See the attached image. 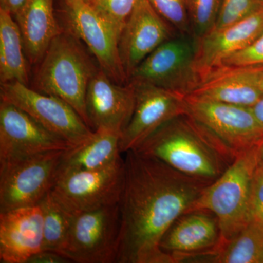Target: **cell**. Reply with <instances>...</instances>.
<instances>
[{"label":"cell","mask_w":263,"mask_h":263,"mask_svg":"<svg viewBox=\"0 0 263 263\" xmlns=\"http://www.w3.org/2000/svg\"><path fill=\"white\" fill-rule=\"evenodd\" d=\"M124 160L117 263H174L161 240L206 185L137 151L126 152Z\"/></svg>","instance_id":"obj_1"},{"label":"cell","mask_w":263,"mask_h":263,"mask_svg":"<svg viewBox=\"0 0 263 263\" xmlns=\"http://www.w3.org/2000/svg\"><path fill=\"white\" fill-rule=\"evenodd\" d=\"M135 151L206 186L219 179L237 157L189 114L165 123Z\"/></svg>","instance_id":"obj_2"},{"label":"cell","mask_w":263,"mask_h":263,"mask_svg":"<svg viewBox=\"0 0 263 263\" xmlns=\"http://www.w3.org/2000/svg\"><path fill=\"white\" fill-rule=\"evenodd\" d=\"M80 41L68 29L62 30L53 38L39 62L32 89L62 99L89 126L86 91L91 78L100 67L95 65Z\"/></svg>","instance_id":"obj_3"},{"label":"cell","mask_w":263,"mask_h":263,"mask_svg":"<svg viewBox=\"0 0 263 263\" xmlns=\"http://www.w3.org/2000/svg\"><path fill=\"white\" fill-rule=\"evenodd\" d=\"M257 168L256 147L238 155L219 179L203 188L189 209H203L215 214L221 243L235 236L251 220V191Z\"/></svg>","instance_id":"obj_4"},{"label":"cell","mask_w":263,"mask_h":263,"mask_svg":"<svg viewBox=\"0 0 263 263\" xmlns=\"http://www.w3.org/2000/svg\"><path fill=\"white\" fill-rule=\"evenodd\" d=\"M124 180V160L120 157L100 168L60 171L50 193L75 215L119 204Z\"/></svg>","instance_id":"obj_5"},{"label":"cell","mask_w":263,"mask_h":263,"mask_svg":"<svg viewBox=\"0 0 263 263\" xmlns=\"http://www.w3.org/2000/svg\"><path fill=\"white\" fill-rule=\"evenodd\" d=\"M197 45L193 35L177 34L151 53L128 83L153 85L187 96L201 82L195 69Z\"/></svg>","instance_id":"obj_6"},{"label":"cell","mask_w":263,"mask_h":263,"mask_svg":"<svg viewBox=\"0 0 263 263\" xmlns=\"http://www.w3.org/2000/svg\"><path fill=\"white\" fill-rule=\"evenodd\" d=\"M65 151L0 165V213L38 205L54 186Z\"/></svg>","instance_id":"obj_7"},{"label":"cell","mask_w":263,"mask_h":263,"mask_svg":"<svg viewBox=\"0 0 263 263\" xmlns=\"http://www.w3.org/2000/svg\"><path fill=\"white\" fill-rule=\"evenodd\" d=\"M119 204L75 214L60 254L70 262L117 263Z\"/></svg>","instance_id":"obj_8"},{"label":"cell","mask_w":263,"mask_h":263,"mask_svg":"<svg viewBox=\"0 0 263 263\" xmlns=\"http://www.w3.org/2000/svg\"><path fill=\"white\" fill-rule=\"evenodd\" d=\"M1 100L28 114L53 134L72 147L79 146L92 135V129L68 103L57 97L43 94L18 81L1 84Z\"/></svg>","instance_id":"obj_9"},{"label":"cell","mask_w":263,"mask_h":263,"mask_svg":"<svg viewBox=\"0 0 263 263\" xmlns=\"http://www.w3.org/2000/svg\"><path fill=\"white\" fill-rule=\"evenodd\" d=\"M188 114L238 157L263 141V127L252 110L186 96Z\"/></svg>","instance_id":"obj_10"},{"label":"cell","mask_w":263,"mask_h":263,"mask_svg":"<svg viewBox=\"0 0 263 263\" xmlns=\"http://www.w3.org/2000/svg\"><path fill=\"white\" fill-rule=\"evenodd\" d=\"M68 30L86 44L107 76L128 84L119 51L120 35L113 24L85 0H65Z\"/></svg>","instance_id":"obj_11"},{"label":"cell","mask_w":263,"mask_h":263,"mask_svg":"<svg viewBox=\"0 0 263 263\" xmlns=\"http://www.w3.org/2000/svg\"><path fill=\"white\" fill-rule=\"evenodd\" d=\"M132 85L135 90V108L121 136L122 153L136 149L165 123L188 114L185 95L153 85Z\"/></svg>","instance_id":"obj_12"},{"label":"cell","mask_w":263,"mask_h":263,"mask_svg":"<svg viewBox=\"0 0 263 263\" xmlns=\"http://www.w3.org/2000/svg\"><path fill=\"white\" fill-rule=\"evenodd\" d=\"M72 148L23 110L1 100L0 165L51 151Z\"/></svg>","instance_id":"obj_13"},{"label":"cell","mask_w":263,"mask_h":263,"mask_svg":"<svg viewBox=\"0 0 263 263\" xmlns=\"http://www.w3.org/2000/svg\"><path fill=\"white\" fill-rule=\"evenodd\" d=\"M222 242L215 214L208 210L188 211L171 224L160 242V249L174 263L199 262Z\"/></svg>","instance_id":"obj_14"},{"label":"cell","mask_w":263,"mask_h":263,"mask_svg":"<svg viewBox=\"0 0 263 263\" xmlns=\"http://www.w3.org/2000/svg\"><path fill=\"white\" fill-rule=\"evenodd\" d=\"M179 34L148 3L140 0L123 29L119 51L128 81L138 66L156 48Z\"/></svg>","instance_id":"obj_15"},{"label":"cell","mask_w":263,"mask_h":263,"mask_svg":"<svg viewBox=\"0 0 263 263\" xmlns=\"http://www.w3.org/2000/svg\"><path fill=\"white\" fill-rule=\"evenodd\" d=\"M135 108L133 85L114 82L101 68L91 78L86 96L89 126L92 130L109 129L122 135Z\"/></svg>","instance_id":"obj_16"},{"label":"cell","mask_w":263,"mask_h":263,"mask_svg":"<svg viewBox=\"0 0 263 263\" xmlns=\"http://www.w3.org/2000/svg\"><path fill=\"white\" fill-rule=\"evenodd\" d=\"M263 33V8L238 23L212 31L197 41L195 69L201 81L228 57L245 49Z\"/></svg>","instance_id":"obj_17"},{"label":"cell","mask_w":263,"mask_h":263,"mask_svg":"<svg viewBox=\"0 0 263 263\" xmlns=\"http://www.w3.org/2000/svg\"><path fill=\"white\" fill-rule=\"evenodd\" d=\"M43 217L39 205L0 213V262L28 263L43 251Z\"/></svg>","instance_id":"obj_18"},{"label":"cell","mask_w":263,"mask_h":263,"mask_svg":"<svg viewBox=\"0 0 263 263\" xmlns=\"http://www.w3.org/2000/svg\"><path fill=\"white\" fill-rule=\"evenodd\" d=\"M13 17L22 33L27 60L31 64L39 63L62 30L55 18L53 0H25Z\"/></svg>","instance_id":"obj_19"},{"label":"cell","mask_w":263,"mask_h":263,"mask_svg":"<svg viewBox=\"0 0 263 263\" xmlns=\"http://www.w3.org/2000/svg\"><path fill=\"white\" fill-rule=\"evenodd\" d=\"M263 91L237 67L213 70L187 96L201 100L251 108Z\"/></svg>","instance_id":"obj_20"},{"label":"cell","mask_w":263,"mask_h":263,"mask_svg":"<svg viewBox=\"0 0 263 263\" xmlns=\"http://www.w3.org/2000/svg\"><path fill=\"white\" fill-rule=\"evenodd\" d=\"M120 133L99 129L79 146L66 150L60 171L100 168L122 157Z\"/></svg>","instance_id":"obj_21"},{"label":"cell","mask_w":263,"mask_h":263,"mask_svg":"<svg viewBox=\"0 0 263 263\" xmlns=\"http://www.w3.org/2000/svg\"><path fill=\"white\" fill-rule=\"evenodd\" d=\"M22 33L14 17L0 8V81L28 85L29 75Z\"/></svg>","instance_id":"obj_22"},{"label":"cell","mask_w":263,"mask_h":263,"mask_svg":"<svg viewBox=\"0 0 263 263\" xmlns=\"http://www.w3.org/2000/svg\"><path fill=\"white\" fill-rule=\"evenodd\" d=\"M200 262L263 263V226L251 219L238 234L221 243Z\"/></svg>","instance_id":"obj_23"},{"label":"cell","mask_w":263,"mask_h":263,"mask_svg":"<svg viewBox=\"0 0 263 263\" xmlns=\"http://www.w3.org/2000/svg\"><path fill=\"white\" fill-rule=\"evenodd\" d=\"M38 205L43 212V251L60 254L74 215L62 207L50 193Z\"/></svg>","instance_id":"obj_24"},{"label":"cell","mask_w":263,"mask_h":263,"mask_svg":"<svg viewBox=\"0 0 263 263\" xmlns=\"http://www.w3.org/2000/svg\"><path fill=\"white\" fill-rule=\"evenodd\" d=\"M186 3L192 35L198 41L214 28L221 0H186Z\"/></svg>","instance_id":"obj_25"},{"label":"cell","mask_w":263,"mask_h":263,"mask_svg":"<svg viewBox=\"0 0 263 263\" xmlns=\"http://www.w3.org/2000/svg\"><path fill=\"white\" fill-rule=\"evenodd\" d=\"M148 2L179 34L192 35L186 0H148Z\"/></svg>","instance_id":"obj_26"},{"label":"cell","mask_w":263,"mask_h":263,"mask_svg":"<svg viewBox=\"0 0 263 263\" xmlns=\"http://www.w3.org/2000/svg\"><path fill=\"white\" fill-rule=\"evenodd\" d=\"M261 8L262 7L259 0H221L219 15L212 31L238 23Z\"/></svg>","instance_id":"obj_27"},{"label":"cell","mask_w":263,"mask_h":263,"mask_svg":"<svg viewBox=\"0 0 263 263\" xmlns=\"http://www.w3.org/2000/svg\"><path fill=\"white\" fill-rule=\"evenodd\" d=\"M140 0H91L89 4L113 24L119 35Z\"/></svg>","instance_id":"obj_28"},{"label":"cell","mask_w":263,"mask_h":263,"mask_svg":"<svg viewBox=\"0 0 263 263\" xmlns=\"http://www.w3.org/2000/svg\"><path fill=\"white\" fill-rule=\"evenodd\" d=\"M257 65H263V33L245 49L226 58L221 62L219 67H241Z\"/></svg>","instance_id":"obj_29"},{"label":"cell","mask_w":263,"mask_h":263,"mask_svg":"<svg viewBox=\"0 0 263 263\" xmlns=\"http://www.w3.org/2000/svg\"><path fill=\"white\" fill-rule=\"evenodd\" d=\"M250 217L263 226V171L257 167L252 181Z\"/></svg>","instance_id":"obj_30"},{"label":"cell","mask_w":263,"mask_h":263,"mask_svg":"<svg viewBox=\"0 0 263 263\" xmlns=\"http://www.w3.org/2000/svg\"><path fill=\"white\" fill-rule=\"evenodd\" d=\"M70 262L61 254L50 251H41L39 253L34 254L28 263H67Z\"/></svg>","instance_id":"obj_31"},{"label":"cell","mask_w":263,"mask_h":263,"mask_svg":"<svg viewBox=\"0 0 263 263\" xmlns=\"http://www.w3.org/2000/svg\"><path fill=\"white\" fill-rule=\"evenodd\" d=\"M263 91V65L238 67Z\"/></svg>","instance_id":"obj_32"},{"label":"cell","mask_w":263,"mask_h":263,"mask_svg":"<svg viewBox=\"0 0 263 263\" xmlns=\"http://www.w3.org/2000/svg\"><path fill=\"white\" fill-rule=\"evenodd\" d=\"M25 0H0V8L9 12L14 16L22 8Z\"/></svg>","instance_id":"obj_33"},{"label":"cell","mask_w":263,"mask_h":263,"mask_svg":"<svg viewBox=\"0 0 263 263\" xmlns=\"http://www.w3.org/2000/svg\"><path fill=\"white\" fill-rule=\"evenodd\" d=\"M255 117L257 120L258 121L260 125L263 127V95L258 101L250 108Z\"/></svg>","instance_id":"obj_34"},{"label":"cell","mask_w":263,"mask_h":263,"mask_svg":"<svg viewBox=\"0 0 263 263\" xmlns=\"http://www.w3.org/2000/svg\"><path fill=\"white\" fill-rule=\"evenodd\" d=\"M257 167L263 171V141L257 147Z\"/></svg>","instance_id":"obj_35"},{"label":"cell","mask_w":263,"mask_h":263,"mask_svg":"<svg viewBox=\"0 0 263 263\" xmlns=\"http://www.w3.org/2000/svg\"><path fill=\"white\" fill-rule=\"evenodd\" d=\"M260 1L261 5H262V7L263 8V0H259Z\"/></svg>","instance_id":"obj_36"},{"label":"cell","mask_w":263,"mask_h":263,"mask_svg":"<svg viewBox=\"0 0 263 263\" xmlns=\"http://www.w3.org/2000/svg\"><path fill=\"white\" fill-rule=\"evenodd\" d=\"M85 1L87 2V3H89V2L91 1V0H85Z\"/></svg>","instance_id":"obj_37"}]
</instances>
